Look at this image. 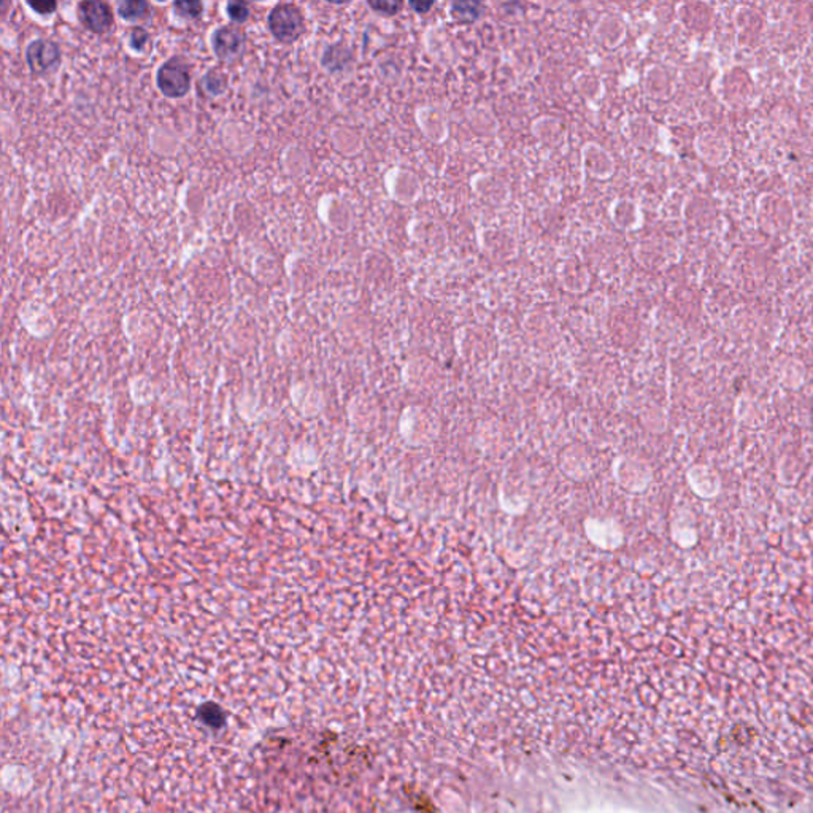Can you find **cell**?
<instances>
[{
    "instance_id": "5b68a950",
    "label": "cell",
    "mask_w": 813,
    "mask_h": 813,
    "mask_svg": "<svg viewBox=\"0 0 813 813\" xmlns=\"http://www.w3.org/2000/svg\"><path fill=\"white\" fill-rule=\"evenodd\" d=\"M696 148L698 155L710 166L724 164L733 151L729 137L720 131H705L704 134H700L696 140Z\"/></svg>"
},
{
    "instance_id": "2e32d148",
    "label": "cell",
    "mask_w": 813,
    "mask_h": 813,
    "mask_svg": "<svg viewBox=\"0 0 813 813\" xmlns=\"http://www.w3.org/2000/svg\"><path fill=\"white\" fill-rule=\"evenodd\" d=\"M27 5L34 10L35 13L43 14V16L54 13L56 8H58V3L53 2V0H51V2L49 0H42V2H32V0H29Z\"/></svg>"
},
{
    "instance_id": "5bb4252c",
    "label": "cell",
    "mask_w": 813,
    "mask_h": 813,
    "mask_svg": "<svg viewBox=\"0 0 813 813\" xmlns=\"http://www.w3.org/2000/svg\"><path fill=\"white\" fill-rule=\"evenodd\" d=\"M226 12L234 23L242 24L249 18V5L247 2H229Z\"/></svg>"
},
{
    "instance_id": "277c9868",
    "label": "cell",
    "mask_w": 813,
    "mask_h": 813,
    "mask_svg": "<svg viewBox=\"0 0 813 813\" xmlns=\"http://www.w3.org/2000/svg\"><path fill=\"white\" fill-rule=\"evenodd\" d=\"M60 48L58 43L47 38L34 40L25 49V60L34 75H48L60 64Z\"/></svg>"
},
{
    "instance_id": "6da1fadb",
    "label": "cell",
    "mask_w": 813,
    "mask_h": 813,
    "mask_svg": "<svg viewBox=\"0 0 813 813\" xmlns=\"http://www.w3.org/2000/svg\"><path fill=\"white\" fill-rule=\"evenodd\" d=\"M792 207L788 199L774 192H764L758 199V224L767 234H781L792 224Z\"/></svg>"
},
{
    "instance_id": "9a60e30c",
    "label": "cell",
    "mask_w": 813,
    "mask_h": 813,
    "mask_svg": "<svg viewBox=\"0 0 813 813\" xmlns=\"http://www.w3.org/2000/svg\"><path fill=\"white\" fill-rule=\"evenodd\" d=\"M148 38H150V35H148V32H146L145 29L135 27L134 30H132V34H131V42H129L131 43V48L132 49H137V51H142L143 48H145Z\"/></svg>"
},
{
    "instance_id": "7c38bea8",
    "label": "cell",
    "mask_w": 813,
    "mask_h": 813,
    "mask_svg": "<svg viewBox=\"0 0 813 813\" xmlns=\"http://www.w3.org/2000/svg\"><path fill=\"white\" fill-rule=\"evenodd\" d=\"M173 10H175L177 16H180L181 19L194 21V19L202 16L203 3L197 2V0H178V2L173 3Z\"/></svg>"
},
{
    "instance_id": "30bf717a",
    "label": "cell",
    "mask_w": 813,
    "mask_h": 813,
    "mask_svg": "<svg viewBox=\"0 0 813 813\" xmlns=\"http://www.w3.org/2000/svg\"><path fill=\"white\" fill-rule=\"evenodd\" d=\"M150 3L143 2V0H124L118 5V14L126 21H142L150 16Z\"/></svg>"
},
{
    "instance_id": "e0dca14e",
    "label": "cell",
    "mask_w": 813,
    "mask_h": 813,
    "mask_svg": "<svg viewBox=\"0 0 813 813\" xmlns=\"http://www.w3.org/2000/svg\"><path fill=\"white\" fill-rule=\"evenodd\" d=\"M369 7L377 10V12H381V13H386V14H394V13H397V10L401 8V3L399 2H369Z\"/></svg>"
},
{
    "instance_id": "52a82bcc",
    "label": "cell",
    "mask_w": 813,
    "mask_h": 813,
    "mask_svg": "<svg viewBox=\"0 0 813 813\" xmlns=\"http://www.w3.org/2000/svg\"><path fill=\"white\" fill-rule=\"evenodd\" d=\"M213 51L221 60H234L245 49V34L234 25H223L214 30L212 38Z\"/></svg>"
},
{
    "instance_id": "8fae6325",
    "label": "cell",
    "mask_w": 813,
    "mask_h": 813,
    "mask_svg": "<svg viewBox=\"0 0 813 813\" xmlns=\"http://www.w3.org/2000/svg\"><path fill=\"white\" fill-rule=\"evenodd\" d=\"M202 85L208 94L221 96V94L226 93L229 81H227V76L224 75L221 70H210V71H207L205 76H203Z\"/></svg>"
},
{
    "instance_id": "7a4b0ae2",
    "label": "cell",
    "mask_w": 813,
    "mask_h": 813,
    "mask_svg": "<svg viewBox=\"0 0 813 813\" xmlns=\"http://www.w3.org/2000/svg\"><path fill=\"white\" fill-rule=\"evenodd\" d=\"M267 24L272 35L283 43H293L305 30L304 16L296 5H277L267 18Z\"/></svg>"
},
{
    "instance_id": "ac0fdd59",
    "label": "cell",
    "mask_w": 813,
    "mask_h": 813,
    "mask_svg": "<svg viewBox=\"0 0 813 813\" xmlns=\"http://www.w3.org/2000/svg\"><path fill=\"white\" fill-rule=\"evenodd\" d=\"M432 5H434V2H418V0H415V2H413V0H412V2H410V7L415 8L418 13L427 12V10L431 8Z\"/></svg>"
},
{
    "instance_id": "9c48e42d",
    "label": "cell",
    "mask_w": 813,
    "mask_h": 813,
    "mask_svg": "<svg viewBox=\"0 0 813 813\" xmlns=\"http://www.w3.org/2000/svg\"><path fill=\"white\" fill-rule=\"evenodd\" d=\"M351 63V53L344 45H332L324 51L323 65L329 71H342Z\"/></svg>"
},
{
    "instance_id": "ba28073f",
    "label": "cell",
    "mask_w": 813,
    "mask_h": 813,
    "mask_svg": "<svg viewBox=\"0 0 813 813\" xmlns=\"http://www.w3.org/2000/svg\"><path fill=\"white\" fill-rule=\"evenodd\" d=\"M723 89L726 102L737 107L746 104V100L750 99L751 91H753V83H751L750 76L744 70L734 69L724 75Z\"/></svg>"
},
{
    "instance_id": "3957f363",
    "label": "cell",
    "mask_w": 813,
    "mask_h": 813,
    "mask_svg": "<svg viewBox=\"0 0 813 813\" xmlns=\"http://www.w3.org/2000/svg\"><path fill=\"white\" fill-rule=\"evenodd\" d=\"M157 86L161 93L170 99H181L191 89L189 65L180 58L168 59L157 70Z\"/></svg>"
},
{
    "instance_id": "4fadbf2b",
    "label": "cell",
    "mask_w": 813,
    "mask_h": 813,
    "mask_svg": "<svg viewBox=\"0 0 813 813\" xmlns=\"http://www.w3.org/2000/svg\"><path fill=\"white\" fill-rule=\"evenodd\" d=\"M452 12L454 16L465 21H474L482 13V3L480 2H454L452 5Z\"/></svg>"
},
{
    "instance_id": "8992f818",
    "label": "cell",
    "mask_w": 813,
    "mask_h": 813,
    "mask_svg": "<svg viewBox=\"0 0 813 813\" xmlns=\"http://www.w3.org/2000/svg\"><path fill=\"white\" fill-rule=\"evenodd\" d=\"M78 19L86 29L94 34H107L113 25V13L104 2L86 0L78 3Z\"/></svg>"
}]
</instances>
